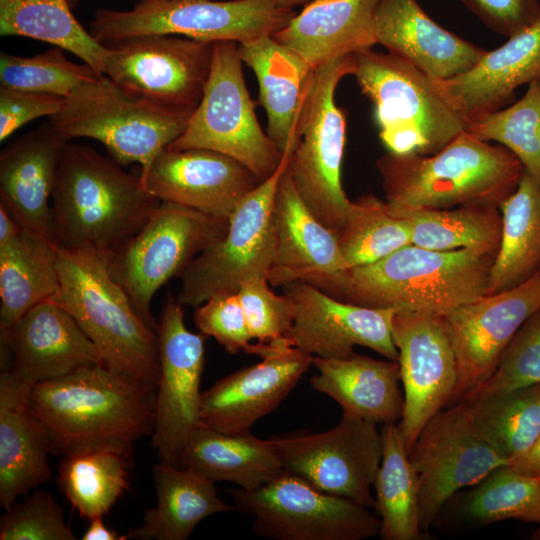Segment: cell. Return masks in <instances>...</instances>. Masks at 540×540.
Listing matches in <instances>:
<instances>
[{
  "mask_svg": "<svg viewBox=\"0 0 540 540\" xmlns=\"http://www.w3.org/2000/svg\"><path fill=\"white\" fill-rule=\"evenodd\" d=\"M352 75L374 106L388 152L432 155L467 128L468 120L441 95L434 79L395 54L355 53Z\"/></svg>",
  "mask_w": 540,
  "mask_h": 540,
  "instance_id": "7",
  "label": "cell"
},
{
  "mask_svg": "<svg viewBox=\"0 0 540 540\" xmlns=\"http://www.w3.org/2000/svg\"><path fill=\"white\" fill-rule=\"evenodd\" d=\"M509 466L525 474L540 475V436L527 455Z\"/></svg>",
  "mask_w": 540,
  "mask_h": 540,
  "instance_id": "52",
  "label": "cell"
},
{
  "mask_svg": "<svg viewBox=\"0 0 540 540\" xmlns=\"http://www.w3.org/2000/svg\"><path fill=\"white\" fill-rule=\"evenodd\" d=\"M160 200L229 219L261 181L238 160L204 148H165L141 179Z\"/></svg>",
  "mask_w": 540,
  "mask_h": 540,
  "instance_id": "22",
  "label": "cell"
},
{
  "mask_svg": "<svg viewBox=\"0 0 540 540\" xmlns=\"http://www.w3.org/2000/svg\"><path fill=\"white\" fill-rule=\"evenodd\" d=\"M229 219L175 203L161 202L140 230L110 257L113 278L128 293L141 318L153 329L156 292L227 232Z\"/></svg>",
  "mask_w": 540,
  "mask_h": 540,
  "instance_id": "11",
  "label": "cell"
},
{
  "mask_svg": "<svg viewBox=\"0 0 540 540\" xmlns=\"http://www.w3.org/2000/svg\"><path fill=\"white\" fill-rule=\"evenodd\" d=\"M132 444L118 441L76 447L63 455L59 486L81 517L104 516L129 487Z\"/></svg>",
  "mask_w": 540,
  "mask_h": 540,
  "instance_id": "34",
  "label": "cell"
},
{
  "mask_svg": "<svg viewBox=\"0 0 540 540\" xmlns=\"http://www.w3.org/2000/svg\"><path fill=\"white\" fill-rule=\"evenodd\" d=\"M318 374L310 379L318 392L335 400L343 413L374 423H396L403 414L398 361L353 354L346 358L313 357Z\"/></svg>",
  "mask_w": 540,
  "mask_h": 540,
  "instance_id": "31",
  "label": "cell"
},
{
  "mask_svg": "<svg viewBox=\"0 0 540 540\" xmlns=\"http://www.w3.org/2000/svg\"><path fill=\"white\" fill-rule=\"evenodd\" d=\"M539 383L540 309L527 319L513 337L493 374L462 401Z\"/></svg>",
  "mask_w": 540,
  "mask_h": 540,
  "instance_id": "45",
  "label": "cell"
},
{
  "mask_svg": "<svg viewBox=\"0 0 540 540\" xmlns=\"http://www.w3.org/2000/svg\"><path fill=\"white\" fill-rule=\"evenodd\" d=\"M376 43L436 80L471 69L486 50L444 29L416 0H379Z\"/></svg>",
  "mask_w": 540,
  "mask_h": 540,
  "instance_id": "25",
  "label": "cell"
},
{
  "mask_svg": "<svg viewBox=\"0 0 540 540\" xmlns=\"http://www.w3.org/2000/svg\"><path fill=\"white\" fill-rule=\"evenodd\" d=\"M481 437L508 465L527 455L540 436V383L462 401Z\"/></svg>",
  "mask_w": 540,
  "mask_h": 540,
  "instance_id": "39",
  "label": "cell"
},
{
  "mask_svg": "<svg viewBox=\"0 0 540 540\" xmlns=\"http://www.w3.org/2000/svg\"><path fill=\"white\" fill-rule=\"evenodd\" d=\"M1 540H75L63 509L47 491L34 490L13 503L0 520Z\"/></svg>",
  "mask_w": 540,
  "mask_h": 540,
  "instance_id": "47",
  "label": "cell"
},
{
  "mask_svg": "<svg viewBox=\"0 0 540 540\" xmlns=\"http://www.w3.org/2000/svg\"><path fill=\"white\" fill-rule=\"evenodd\" d=\"M337 236L347 269L373 263L412 244L409 221L373 195L352 201Z\"/></svg>",
  "mask_w": 540,
  "mask_h": 540,
  "instance_id": "41",
  "label": "cell"
},
{
  "mask_svg": "<svg viewBox=\"0 0 540 540\" xmlns=\"http://www.w3.org/2000/svg\"><path fill=\"white\" fill-rule=\"evenodd\" d=\"M383 455L373 486L383 540H419V480L397 423L384 424Z\"/></svg>",
  "mask_w": 540,
  "mask_h": 540,
  "instance_id": "38",
  "label": "cell"
},
{
  "mask_svg": "<svg viewBox=\"0 0 540 540\" xmlns=\"http://www.w3.org/2000/svg\"><path fill=\"white\" fill-rule=\"evenodd\" d=\"M103 516L90 519L89 526L84 532L83 540H125L127 535H119L114 530L108 528L103 520Z\"/></svg>",
  "mask_w": 540,
  "mask_h": 540,
  "instance_id": "51",
  "label": "cell"
},
{
  "mask_svg": "<svg viewBox=\"0 0 540 540\" xmlns=\"http://www.w3.org/2000/svg\"><path fill=\"white\" fill-rule=\"evenodd\" d=\"M32 386L0 375V506L8 509L51 477L48 433L28 404Z\"/></svg>",
  "mask_w": 540,
  "mask_h": 540,
  "instance_id": "28",
  "label": "cell"
},
{
  "mask_svg": "<svg viewBox=\"0 0 540 540\" xmlns=\"http://www.w3.org/2000/svg\"><path fill=\"white\" fill-rule=\"evenodd\" d=\"M392 337L404 388L398 427L409 452L426 423L450 405L457 385V362L439 315L397 312Z\"/></svg>",
  "mask_w": 540,
  "mask_h": 540,
  "instance_id": "19",
  "label": "cell"
},
{
  "mask_svg": "<svg viewBox=\"0 0 540 540\" xmlns=\"http://www.w3.org/2000/svg\"><path fill=\"white\" fill-rule=\"evenodd\" d=\"M294 15L275 0H141L130 10H97L89 26L104 45L159 34L243 44L273 36Z\"/></svg>",
  "mask_w": 540,
  "mask_h": 540,
  "instance_id": "8",
  "label": "cell"
},
{
  "mask_svg": "<svg viewBox=\"0 0 540 540\" xmlns=\"http://www.w3.org/2000/svg\"><path fill=\"white\" fill-rule=\"evenodd\" d=\"M290 155L284 152L277 170L243 198L226 234L184 269L177 297L183 306L197 307L217 294L235 293L249 277H267L274 257L273 201Z\"/></svg>",
  "mask_w": 540,
  "mask_h": 540,
  "instance_id": "14",
  "label": "cell"
},
{
  "mask_svg": "<svg viewBox=\"0 0 540 540\" xmlns=\"http://www.w3.org/2000/svg\"><path fill=\"white\" fill-rule=\"evenodd\" d=\"M167 148H204L226 154L245 165L261 182L279 167L284 153L257 120L236 42L214 43L202 98L183 133Z\"/></svg>",
  "mask_w": 540,
  "mask_h": 540,
  "instance_id": "10",
  "label": "cell"
},
{
  "mask_svg": "<svg viewBox=\"0 0 540 540\" xmlns=\"http://www.w3.org/2000/svg\"><path fill=\"white\" fill-rule=\"evenodd\" d=\"M272 226L274 257L267 273L271 286L283 287L294 281L316 286L347 269L337 234L308 209L287 168L275 192Z\"/></svg>",
  "mask_w": 540,
  "mask_h": 540,
  "instance_id": "24",
  "label": "cell"
},
{
  "mask_svg": "<svg viewBox=\"0 0 540 540\" xmlns=\"http://www.w3.org/2000/svg\"><path fill=\"white\" fill-rule=\"evenodd\" d=\"M392 210L409 221L412 244L418 247L436 251L466 248L492 255L498 251L502 217L496 205Z\"/></svg>",
  "mask_w": 540,
  "mask_h": 540,
  "instance_id": "40",
  "label": "cell"
},
{
  "mask_svg": "<svg viewBox=\"0 0 540 540\" xmlns=\"http://www.w3.org/2000/svg\"><path fill=\"white\" fill-rule=\"evenodd\" d=\"M79 1H80V0H69V3H70V5H71V7H72V6L77 5Z\"/></svg>",
  "mask_w": 540,
  "mask_h": 540,
  "instance_id": "55",
  "label": "cell"
},
{
  "mask_svg": "<svg viewBox=\"0 0 540 540\" xmlns=\"http://www.w3.org/2000/svg\"><path fill=\"white\" fill-rule=\"evenodd\" d=\"M538 309L540 270L512 288L441 315L457 362V385L450 405L462 401L493 374L506 347Z\"/></svg>",
  "mask_w": 540,
  "mask_h": 540,
  "instance_id": "18",
  "label": "cell"
},
{
  "mask_svg": "<svg viewBox=\"0 0 540 540\" xmlns=\"http://www.w3.org/2000/svg\"><path fill=\"white\" fill-rule=\"evenodd\" d=\"M156 386L102 364L34 384L31 412L46 429L53 453L118 441L133 444L152 434Z\"/></svg>",
  "mask_w": 540,
  "mask_h": 540,
  "instance_id": "3",
  "label": "cell"
},
{
  "mask_svg": "<svg viewBox=\"0 0 540 540\" xmlns=\"http://www.w3.org/2000/svg\"><path fill=\"white\" fill-rule=\"evenodd\" d=\"M64 50L53 47L30 57L2 52L0 86L66 98L80 85L98 75L87 64H76Z\"/></svg>",
  "mask_w": 540,
  "mask_h": 540,
  "instance_id": "44",
  "label": "cell"
},
{
  "mask_svg": "<svg viewBox=\"0 0 540 540\" xmlns=\"http://www.w3.org/2000/svg\"><path fill=\"white\" fill-rule=\"evenodd\" d=\"M498 207L502 233L487 295L512 288L540 270V181L525 170L517 188Z\"/></svg>",
  "mask_w": 540,
  "mask_h": 540,
  "instance_id": "36",
  "label": "cell"
},
{
  "mask_svg": "<svg viewBox=\"0 0 540 540\" xmlns=\"http://www.w3.org/2000/svg\"><path fill=\"white\" fill-rule=\"evenodd\" d=\"M494 258L473 249L436 251L410 244L316 287L356 305L441 316L487 295Z\"/></svg>",
  "mask_w": 540,
  "mask_h": 540,
  "instance_id": "1",
  "label": "cell"
},
{
  "mask_svg": "<svg viewBox=\"0 0 540 540\" xmlns=\"http://www.w3.org/2000/svg\"><path fill=\"white\" fill-rule=\"evenodd\" d=\"M67 142L48 123L19 137L0 155V205L23 229L49 239L50 201Z\"/></svg>",
  "mask_w": 540,
  "mask_h": 540,
  "instance_id": "26",
  "label": "cell"
},
{
  "mask_svg": "<svg viewBox=\"0 0 540 540\" xmlns=\"http://www.w3.org/2000/svg\"><path fill=\"white\" fill-rule=\"evenodd\" d=\"M0 34L52 44L104 75L108 47L78 22L69 0H0Z\"/></svg>",
  "mask_w": 540,
  "mask_h": 540,
  "instance_id": "37",
  "label": "cell"
},
{
  "mask_svg": "<svg viewBox=\"0 0 540 540\" xmlns=\"http://www.w3.org/2000/svg\"><path fill=\"white\" fill-rule=\"evenodd\" d=\"M214 43L163 34L109 43L104 75L142 97L194 110L209 78Z\"/></svg>",
  "mask_w": 540,
  "mask_h": 540,
  "instance_id": "16",
  "label": "cell"
},
{
  "mask_svg": "<svg viewBox=\"0 0 540 540\" xmlns=\"http://www.w3.org/2000/svg\"><path fill=\"white\" fill-rule=\"evenodd\" d=\"M540 78V20L486 51L468 71L434 79L441 95L468 121L501 109L515 90Z\"/></svg>",
  "mask_w": 540,
  "mask_h": 540,
  "instance_id": "27",
  "label": "cell"
},
{
  "mask_svg": "<svg viewBox=\"0 0 540 540\" xmlns=\"http://www.w3.org/2000/svg\"><path fill=\"white\" fill-rule=\"evenodd\" d=\"M177 466L213 482L228 481L252 490L285 472L269 439L250 432L227 434L199 425L190 434Z\"/></svg>",
  "mask_w": 540,
  "mask_h": 540,
  "instance_id": "33",
  "label": "cell"
},
{
  "mask_svg": "<svg viewBox=\"0 0 540 540\" xmlns=\"http://www.w3.org/2000/svg\"><path fill=\"white\" fill-rule=\"evenodd\" d=\"M156 504L128 539L186 540L206 517L238 511L219 498L215 482L190 469L160 462L153 467Z\"/></svg>",
  "mask_w": 540,
  "mask_h": 540,
  "instance_id": "32",
  "label": "cell"
},
{
  "mask_svg": "<svg viewBox=\"0 0 540 540\" xmlns=\"http://www.w3.org/2000/svg\"><path fill=\"white\" fill-rule=\"evenodd\" d=\"M192 112L132 93L101 75L67 96L49 123L66 141L91 138L119 165H140L142 179L158 154L183 133Z\"/></svg>",
  "mask_w": 540,
  "mask_h": 540,
  "instance_id": "6",
  "label": "cell"
},
{
  "mask_svg": "<svg viewBox=\"0 0 540 540\" xmlns=\"http://www.w3.org/2000/svg\"><path fill=\"white\" fill-rule=\"evenodd\" d=\"M466 131L510 150L540 181V78L529 83L525 94L509 107L469 120Z\"/></svg>",
  "mask_w": 540,
  "mask_h": 540,
  "instance_id": "43",
  "label": "cell"
},
{
  "mask_svg": "<svg viewBox=\"0 0 540 540\" xmlns=\"http://www.w3.org/2000/svg\"><path fill=\"white\" fill-rule=\"evenodd\" d=\"M269 285L266 276L249 277L240 283L238 297L257 344L288 343L286 336L293 325L294 305L285 293L277 295Z\"/></svg>",
  "mask_w": 540,
  "mask_h": 540,
  "instance_id": "46",
  "label": "cell"
},
{
  "mask_svg": "<svg viewBox=\"0 0 540 540\" xmlns=\"http://www.w3.org/2000/svg\"><path fill=\"white\" fill-rule=\"evenodd\" d=\"M281 7L292 8L301 4L308 3L311 0H275Z\"/></svg>",
  "mask_w": 540,
  "mask_h": 540,
  "instance_id": "53",
  "label": "cell"
},
{
  "mask_svg": "<svg viewBox=\"0 0 540 540\" xmlns=\"http://www.w3.org/2000/svg\"><path fill=\"white\" fill-rule=\"evenodd\" d=\"M193 318L199 332L214 337L229 353L257 355L259 346L251 343L253 338L237 292L209 298L195 307Z\"/></svg>",
  "mask_w": 540,
  "mask_h": 540,
  "instance_id": "48",
  "label": "cell"
},
{
  "mask_svg": "<svg viewBox=\"0 0 540 540\" xmlns=\"http://www.w3.org/2000/svg\"><path fill=\"white\" fill-rule=\"evenodd\" d=\"M269 440L284 472L322 492L374 507L371 487L383 455L376 423L343 413L325 432L296 431Z\"/></svg>",
  "mask_w": 540,
  "mask_h": 540,
  "instance_id": "13",
  "label": "cell"
},
{
  "mask_svg": "<svg viewBox=\"0 0 540 540\" xmlns=\"http://www.w3.org/2000/svg\"><path fill=\"white\" fill-rule=\"evenodd\" d=\"M161 203L140 176L94 149L66 143L51 200V241L61 249L113 254Z\"/></svg>",
  "mask_w": 540,
  "mask_h": 540,
  "instance_id": "2",
  "label": "cell"
},
{
  "mask_svg": "<svg viewBox=\"0 0 540 540\" xmlns=\"http://www.w3.org/2000/svg\"><path fill=\"white\" fill-rule=\"evenodd\" d=\"M238 511L253 516V532L273 540H363L380 531L368 507L322 492L284 473L252 490H228Z\"/></svg>",
  "mask_w": 540,
  "mask_h": 540,
  "instance_id": "12",
  "label": "cell"
},
{
  "mask_svg": "<svg viewBox=\"0 0 540 540\" xmlns=\"http://www.w3.org/2000/svg\"><path fill=\"white\" fill-rule=\"evenodd\" d=\"M419 480V523L427 531L443 506L494 469L508 465L479 434L469 407L459 402L439 411L408 452Z\"/></svg>",
  "mask_w": 540,
  "mask_h": 540,
  "instance_id": "15",
  "label": "cell"
},
{
  "mask_svg": "<svg viewBox=\"0 0 540 540\" xmlns=\"http://www.w3.org/2000/svg\"><path fill=\"white\" fill-rule=\"evenodd\" d=\"M58 290V248L49 238L22 229L0 244V330L51 300Z\"/></svg>",
  "mask_w": 540,
  "mask_h": 540,
  "instance_id": "35",
  "label": "cell"
},
{
  "mask_svg": "<svg viewBox=\"0 0 540 540\" xmlns=\"http://www.w3.org/2000/svg\"><path fill=\"white\" fill-rule=\"evenodd\" d=\"M110 257L91 249L58 248L59 290L51 300L76 320L96 346L102 365L156 386L157 330L141 318L111 275Z\"/></svg>",
  "mask_w": 540,
  "mask_h": 540,
  "instance_id": "5",
  "label": "cell"
},
{
  "mask_svg": "<svg viewBox=\"0 0 540 540\" xmlns=\"http://www.w3.org/2000/svg\"><path fill=\"white\" fill-rule=\"evenodd\" d=\"M63 97L0 86V141L26 123L52 117L64 104Z\"/></svg>",
  "mask_w": 540,
  "mask_h": 540,
  "instance_id": "49",
  "label": "cell"
},
{
  "mask_svg": "<svg viewBox=\"0 0 540 540\" xmlns=\"http://www.w3.org/2000/svg\"><path fill=\"white\" fill-rule=\"evenodd\" d=\"M313 356L286 342L274 344L262 361L244 367L202 392L200 425L227 433L250 432L297 385Z\"/></svg>",
  "mask_w": 540,
  "mask_h": 540,
  "instance_id": "23",
  "label": "cell"
},
{
  "mask_svg": "<svg viewBox=\"0 0 540 540\" xmlns=\"http://www.w3.org/2000/svg\"><path fill=\"white\" fill-rule=\"evenodd\" d=\"M487 27L512 37L540 20L539 0H460Z\"/></svg>",
  "mask_w": 540,
  "mask_h": 540,
  "instance_id": "50",
  "label": "cell"
},
{
  "mask_svg": "<svg viewBox=\"0 0 540 540\" xmlns=\"http://www.w3.org/2000/svg\"><path fill=\"white\" fill-rule=\"evenodd\" d=\"M461 503L462 514L477 525L516 519L540 524V475H529L509 465L491 471Z\"/></svg>",
  "mask_w": 540,
  "mask_h": 540,
  "instance_id": "42",
  "label": "cell"
},
{
  "mask_svg": "<svg viewBox=\"0 0 540 540\" xmlns=\"http://www.w3.org/2000/svg\"><path fill=\"white\" fill-rule=\"evenodd\" d=\"M531 539L540 540V524L538 529L532 534Z\"/></svg>",
  "mask_w": 540,
  "mask_h": 540,
  "instance_id": "54",
  "label": "cell"
},
{
  "mask_svg": "<svg viewBox=\"0 0 540 540\" xmlns=\"http://www.w3.org/2000/svg\"><path fill=\"white\" fill-rule=\"evenodd\" d=\"M352 71L353 55L315 69L287 166L302 201L337 235L352 201L347 198L341 181L346 115L335 102V91L340 80L352 75Z\"/></svg>",
  "mask_w": 540,
  "mask_h": 540,
  "instance_id": "9",
  "label": "cell"
},
{
  "mask_svg": "<svg viewBox=\"0 0 540 540\" xmlns=\"http://www.w3.org/2000/svg\"><path fill=\"white\" fill-rule=\"evenodd\" d=\"M376 166L385 201L395 210L499 206L525 171L510 150L466 130L432 155L388 152Z\"/></svg>",
  "mask_w": 540,
  "mask_h": 540,
  "instance_id": "4",
  "label": "cell"
},
{
  "mask_svg": "<svg viewBox=\"0 0 540 540\" xmlns=\"http://www.w3.org/2000/svg\"><path fill=\"white\" fill-rule=\"evenodd\" d=\"M157 334L160 371L152 446L161 462L177 465L190 434L200 425L207 336L188 330L183 305L171 296L163 307Z\"/></svg>",
  "mask_w": 540,
  "mask_h": 540,
  "instance_id": "17",
  "label": "cell"
},
{
  "mask_svg": "<svg viewBox=\"0 0 540 540\" xmlns=\"http://www.w3.org/2000/svg\"><path fill=\"white\" fill-rule=\"evenodd\" d=\"M283 288L294 305V320L286 339L313 357L346 358L356 345L397 361L392 337L393 309L371 308L338 300L304 281Z\"/></svg>",
  "mask_w": 540,
  "mask_h": 540,
  "instance_id": "20",
  "label": "cell"
},
{
  "mask_svg": "<svg viewBox=\"0 0 540 540\" xmlns=\"http://www.w3.org/2000/svg\"><path fill=\"white\" fill-rule=\"evenodd\" d=\"M239 56L255 73L266 133L283 153L293 152L298 122L315 69L272 36L238 44Z\"/></svg>",
  "mask_w": 540,
  "mask_h": 540,
  "instance_id": "30",
  "label": "cell"
},
{
  "mask_svg": "<svg viewBox=\"0 0 540 540\" xmlns=\"http://www.w3.org/2000/svg\"><path fill=\"white\" fill-rule=\"evenodd\" d=\"M0 332L2 371L30 386L102 364L76 320L52 300L32 307Z\"/></svg>",
  "mask_w": 540,
  "mask_h": 540,
  "instance_id": "21",
  "label": "cell"
},
{
  "mask_svg": "<svg viewBox=\"0 0 540 540\" xmlns=\"http://www.w3.org/2000/svg\"><path fill=\"white\" fill-rule=\"evenodd\" d=\"M147 1H167V0H147Z\"/></svg>",
  "mask_w": 540,
  "mask_h": 540,
  "instance_id": "56",
  "label": "cell"
},
{
  "mask_svg": "<svg viewBox=\"0 0 540 540\" xmlns=\"http://www.w3.org/2000/svg\"><path fill=\"white\" fill-rule=\"evenodd\" d=\"M379 0H311L272 37L314 69L372 49Z\"/></svg>",
  "mask_w": 540,
  "mask_h": 540,
  "instance_id": "29",
  "label": "cell"
}]
</instances>
